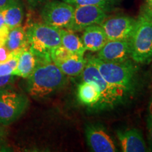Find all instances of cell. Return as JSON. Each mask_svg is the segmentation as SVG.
<instances>
[{
	"instance_id": "cell-1",
	"label": "cell",
	"mask_w": 152,
	"mask_h": 152,
	"mask_svg": "<svg viewBox=\"0 0 152 152\" xmlns=\"http://www.w3.org/2000/svg\"><path fill=\"white\" fill-rule=\"evenodd\" d=\"M86 58L97 68L108 83L122 90L127 96L136 92L140 80V67L132 58L123 62L104 61L93 55H88Z\"/></svg>"
},
{
	"instance_id": "cell-2",
	"label": "cell",
	"mask_w": 152,
	"mask_h": 152,
	"mask_svg": "<svg viewBox=\"0 0 152 152\" xmlns=\"http://www.w3.org/2000/svg\"><path fill=\"white\" fill-rule=\"evenodd\" d=\"M67 77L51 59L38 58L35 70L27 78V91L32 97H47L65 86Z\"/></svg>"
},
{
	"instance_id": "cell-3",
	"label": "cell",
	"mask_w": 152,
	"mask_h": 152,
	"mask_svg": "<svg viewBox=\"0 0 152 152\" xmlns=\"http://www.w3.org/2000/svg\"><path fill=\"white\" fill-rule=\"evenodd\" d=\"M131 58L138 64L152 61V9L144 5L130 39Z\"/></svg>"
},
{
	"instance_id": "cell-4",
	"label": "cell",
	"mask_w": 152,
	"mask_h": 152,
	"mask_svg": "<svg viewBox=\"0 0 152 152\" xmlns=\"http://www.w3.org/2000/svg\"><path fill=\"white\" fill-rule=\"evenodd\" d=\"M26 31L28 46L39 59H51L52 49L61 45L60 28L37 23L32 24Z\"/></svg>"
},
{
	"instance_id": "cell-5",
	"label": "cell",
	"mask_w": 152,
	"mask_h": 152,
	"mask_svg": "<svg viewBox=\"0 0 152 152\" xmlns=\"http://www.w3.org/2000/svg\"><path fill=\"white\" fill-rule=\"evenodd\" d=\"M87 63L80 74L83 81L94 83L100 93V100L94 110L113 109L125 102L128 97L122 90L110 84L102 77L97 68L86 58Z\"/></svg>"
},
{
	"instance_id": "cell-6",
	"label": "cell",
	"mask_w": 152,
	"mask_h": 152,
	"mask_svg": "<svg viewBox=\"0 0 152 152\" xmlns=\"http://www.w3.org/2000/svg\"><path fill=\"white\" fill-rule=\"evenodd\" d=\"M29 106L28 96L23 93L4 89L0 90V124L8 125L16 121Z\"/></svg>"
},
{
	"instance_id": "cell-7",
	"label": "cell",
	"mask_w": 152,
	"mask_h": 152,
	"mask_svg": "<svg viewBox=\"0 0 152 152\" xmlns=\"http://www.w3.org/2000/svg\"><path fill=\"white\" fill-rule=\"evenodd\" d=\"M109 11L95 5L74 7V12L71 25L67 29L75 32H82L94 25H101L108 18Z\"/></svg>"
},
{
	"instance_id": "cell-8",
	"label": "cell",
	"mask_w": 152,
	"mask_h": 152,
	"mask_svg": "<svg viewBox=\"0 0 152 152\" xmlns=\"http://www.w3.org/2000/svg\"><path fill=\"white\" fill-rule=\"evenodd\" d=\"M74 12L73 5L64 1H49L45 4L41 12L43 23L58 28H68Z\"/></svg>"
},
{
	"instance_id": "cell-9",
	"label": "cell",
	"mask_w": 152,
	"mask_h": 152,
	"mask_svg": "<svg viewBox=\"0 0 152 152\" xmlns=\"http://www.w3.org/2000/svg\"><path fill=\"white\" fill-rule=\"evenodd\" d=\"M136 24V18L128 16H115L107 18L100 25L108 40L130 39Z\"/></svg>"
},
{
	"instance_id": "cell-10",
	"label": "cell",
	"mask_w": 152,
	"mask_h": 152,
	"mask_svg": "<svg viewBox=\"0 0 152 152\" xmlns=\"http://www.w3.org/2000/svg\"><path fill=\"white\" fill-rule=\"evenodd\" d=\"M85 132L87 145L92 151H118L115 141L103 125L88 124L85 127Z\"/></svg>"
},
{
	"instance_id": "cell-11",
	"label": "cell",
	"mask_w": 152,
	"mask_h": 152,
	"mask_svg": "<svg viewBox=\"0 0 152 152\" xmlns=\"http://www.w3.org/2000/svg\"><path fill=\"white\" fill-rule=\"evenodd\" d=\"M109 62H123L131 58L130 39L109 40L96 56Z\"/></svg>"
},
{
	"instance_id": "cell-12",
	"label": "cell",
	"mask_w": 152,
	"mask_h": 152,
	"mask_svg": "<svg viewBox=\"0 0 152 152\" xmlns=\"http://www.w3.org/2000/svg\"><path fill=\"white\" fill-rule=\"evenodd\" d=\"M116 135L123 152L148 151L147 144L141 131L137 128H128L117 131Z\"/></svg>"
},
{
	"instance_id": "cell-13",
	"label": "cell",
	"mask_w": 152,
	"mask_h": 152,
	"mask_svg": "<svg viewBox=\"0 0 152 152\" xmlns=\"http://www.w3.org/2000/svg\"><path fill=\"white\" fill-rule=\"evenodd\" d=\"M81 39L86 51L92 52H98L109 41L100 25H94L85 28Z\"/></svg>"
},
{
	"instance_id": "cell-14",
	"label": "cell",
	"mask_w": 152,
	"mask_h": 152,
	"mask_svg": "<svg viewBox=\"0 0 152 152\" xmlns=\"http://www.w3.org/2000/svg\"><path fill=\"white\" fill-rule=\"evenodd\" d=\"M77 100L82 105L94 109L100 100V93L98 87L90 81H83L78 85L77 90Z\"/></svg>"
},
{
	"instance_id": "cell-15",
	"label": "cell",
	"mask_w": 152,
	"mask_h": 152,
	"mask_svg": "<svg viewBox=\"0 0 152 152\" xmlns=\"http://www.w3.org/2000/svg\"><path fill=\"white\" fill-rule=\"evenodd\" d=\"M37 61V57L30 50L29 47H25L20 52L18 65L12 75L28 78L35 70Z\"/></svg>"
},
{
	"instance_id": "cell-16",
	"label": "cell",
	"mask_w": 152,
	"mask_h": 152,
	"mask_svg": "<svg viewBox=\"0 0 152 152\" xmlns=\"http://www.w3.org/2000/svg\"><path fill=\"white\" fill-rule=\"evenodd\" d=\"M86 63V58H85L84 56L72 54L65 59L54 63V64L66 75L75 77L82 73Z\"/></svg>"
},
{
	"instance_id": "cell-17",
	"label": "cell",
	"mask_w": 152,
	"mask_h": 152,
	"mask_svg": "<svg viewBox=\"0 0 152 152\" xmlns=\"http://www.w3.org/2000/svg\"><path fill=\"white\" fill-rule=\"evenodd\" d=\"M5 23L9 30L21 26L24 18L23 7L19 0H11L3 10Z\"/></svg>"
},
{
	"instance_id": "cell-18",
	"label": "cell",
	"mask_w": 152,
	"mask_h": 152,
	"mask_svg": "<svg viewBox=\"0 0 152 152\" xmlns=\"http://www.w3.org/2000/svg\"><path fill=\"white\" fill-rule=\"evenodd\" d=\"M60 35L61 45L73 54L84 56L85 49L81 37L66 28H60Z\"/></svg>"
},
{
	"instance_id": "cell-19",
	"label": "cell",
	"mask_w": 152,
	"mask_h": 152,
	"mask_svg": "<svg viewBox=\"0 0 152 152\" xmlns=\"http://www.w3.org/2000/svg\"><path fill=\"white\" fill-rule=\"evenodd\" d=\"M5 47L10 52L28 47L26 31L24 28L19 26L9 30L5 42Z\"/></svg>"
},
{
	"instance_id": "cell-20",
	"label": "cell",
	"mask_w": 152,
	"mask_h": 152,
	"mask_svg": "<svg viewBox=\"0 0 152 152\" xmlns=\"http://www.w3.org/2000/svg\"><path fill=\"white\" fill-rule=\"evenodd\" d=\"M61 1L73 5V7L84 5L99 6L108 9L110 11L116 6L119 5L121 0H61Z\"/></svg>"
},
{
	"instance_id": "cell-21",
	"label": "cell",
	"mask_w": 152,
	"mask_h": 152,
	"mask_svg": "<svg viewBox=\"0 0 152 152\" xmlns=\"http://www.w3.org/2000/svg\"><path fill=\"white\" fill-rule=\"evenodd\" d=\"M72 54L73 53L69 52L64 46L60 45V46L55 47L54 49H52L50 53V58L53 62L56 63L65 59Z\"/></svg>"
},
{
	"instance_id": "cell-22",
	"label": "cell",
	"mask_w": 152,
	"mask_h": 152,
	"mask_svg": "<svg viewBox=\"0 0 152 152\" xmlns=\"http://www.w3.org/2000/svg\"><path fill=\"white\" fill-rule=\"evenodd\" d=\"M9 28L5 23L3 11H0V47L5 45L6 40L8 36Z\"/></svg>"
},
{
	"instance_id": "cell-23",
	"label": "cell",
	"mask_w": 152,
	"mask_h": 152,
	"mask_svg": "<svg viewBox=\"0 0 152 152\" xmlns=\"http://www.w3.org/2000/svg\"><path fill=\"white\" fill-rule=\"evenodd\" d=\"M16 75H8L4 76H0V90L6 89V87L14 83Z\"/></svg>"
},
{
	"instance_id": "cell-24",
	"label": "cell",
	"mask_w": 152,
	"mask_h": 152,
	"mask_svg": "<svg viewBox=\"0 0 152 152\" xmlns=\"http://www.w3.org/2000/svg\"><path fill=\"white\" fill-rule=\"evenodd\" d=\"M10 52L7 49L5 45L0 47V63L6 62L9 59Z\"/></svg>"
},
{
	"instance_id": "cell-25",
	"label": "cell",
	"mask_w": 152,
	"mask_h": 152,
	"mask_svg": "<svg viewBox=\"0 0 152 152\" xmlns=\"http://www.w3.org/2000/svg\"><path fill=\"white\" fill-rule=\"evenodd\" d=\"M147 130H148V138H149L150 151H152V115H149L147 118Z\"/></svg>"
},
{
	"instance_id": "cell-26",
	"label": "cell",
	"mask_w": 152,
	"mask_h": 152,
	"mask_svg": "<svg viewBox=\"0 0 152 152\" xmlns=\"http://www.w3.org/2000/svg\"><path fill=\"white\" fill-rule=\"evenodd\" d=\"M11 1V0H0V11L4 10Z\"/></svg>"
},
{
	"instance_id": "cell-27",
	"label": "cell",
	"mask_w": 152,
	"mask_h": 152,
	"mask_svg": "<svg viewBox=\"0 0 152 152\" xmlns=\"http://www.w3.org/2000/svg\"><path fill=\"white\" fill-rule=\"evenodd\" d=\"M28 3H29V4L32 7H37V6L40 4L44 2L45 0H28Z\"/></svg>"
},
{
	"instance_id": "cell-28",
	"label": "cell",
	"mask_w": 152,
	"mask_h": 152,
	"mask_svg": "<svg viewBox=\"0 0 152 152\" xmlns=\"http://www.w3.org/2000/svg\"><path fill=\"white\" fill-rule=\"evenodd\" d=\"M148 111H149V115H152V97L151 98L149 103V106H148Z\"/></svg>"
},
{
	"instance_id": "cell-29",
	"label": "cell",
	"mask_w": 152,
	"mask_h": 152,
	"mask_svg": "<svg viewBox=\"0 0 152 152\" xmlns=\"http://www.w3.org/2000/svg\"><path fill=\"white\" fill-rule=\"evenodd\" d=\"M146 1H147V5L148 7L152 9V0H146Z\"/></svg>"
},
{
	"instance_id": "cell-30",
	"label": "cell",
	"mask_w": 152,
	"mask_h": 152,
	"mask_svg": "<svg viewBox=\"0 0 152 152\" xmlns=\"http://www.w3.org/2000/svg\"><path fill=\"white\" fill-rule=\"evenodd\" d=\"M1 134H2V133H1V129H0V140H1Z\"/></svg>"
}]
</instances>
